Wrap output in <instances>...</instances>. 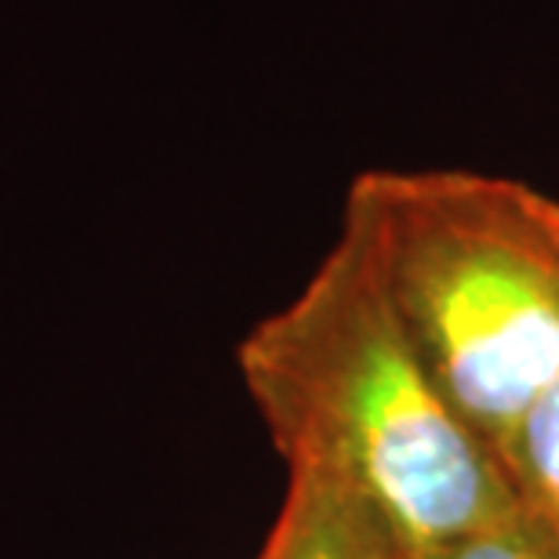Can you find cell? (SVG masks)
<instances>
[{
  "label": "cell",
  "instance_id": "cell-4",
  "mask_svg": "<svg viewBox=\"0 0 559 559\" xmlns=\"http://www.w3.org/2000/svg\"><path fill=\"white\" fill-rule=\"evenodd\" d=\"M523 527L559 559V374L527 407L501 457Z\"/></svg>",
  "mask_w": 559,
  "mask_h": 559
},
{
  "label": "cell",
  "instance_id": "cell-3",
  "mask_svg": "<svg viewBox=\"0 0 559 559\" xmlns=\"http://www.w3.org/2000/svg\"><path fill=\"white\" fill-rule=\"evenodd\" d=\"M254 559H411V552L367 498L290 468L284 506Z\"/></svg>",
  "mask_w": 559,
  "mask_h": 559
},
{
  "label": "cell",
  "instance_id": "cell-5",
  "mask_svg": "<svg viewBox=\"0 0 559 559\" xmlns=\"http://www.w3.org/2000/svg\"><path fill=\"white\" fill-rule=\"evenodd\" d=\"M411 559H549V556L531 538V531L523 527V520L516 512V516H509L506 523H498V527L468 534L462 542L440 545V549L418 552Z\"/></svg>",
  "mask_w": 559,
  "mask_h": 559
},
{
  "label": "cell",
  "instance_id": "cell-1",
  "mask_svg": "<svg viewBox=\"0 0 559 559\" xmlns=\"http://www.w3.org/2000/svg\"><path fill=\"white\" fill-rule=\"evenodd\" d=\"M237 371L287 473L356 490L411 556L520 512L501 462L425 371L353 229L243 334Z\"/></svg>",
  "mask_w": 559,
  "mask_h": 559
},
{
  "label": "cell",
  "instance_id": "cell-2",
  "mask_svg": "<svg viewBox=\"0 0 559 559\" xmlns=\"http://www.w3.org/2000/svg\"><path fill=\"white\" fill-rule=\"evenodd\" d=\"M342 226L436 389L501 462L559 374V200L506 175L382 167L349 182Z\"/></svg>",
  "mask_w": 559,
  "mask_h": 559
}]
</instances>
